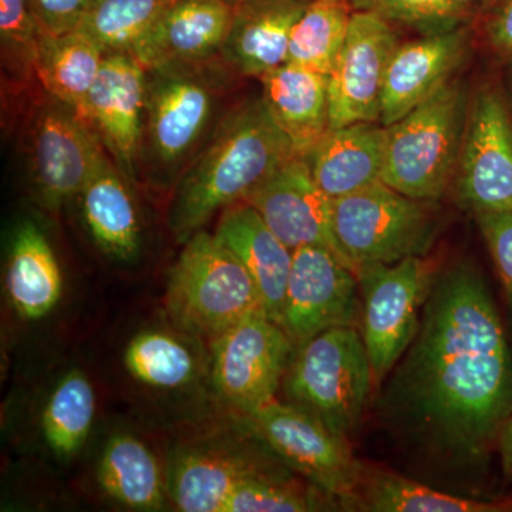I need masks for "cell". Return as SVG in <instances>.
Listing matches in <instances>:
<instances>
[{
    "instance_id": "6da1fadb",
    "label": "cell",
    "mask_w": 512,
    "mask_h": 512,
    "mask_svg": "<svg viewBox=\"0 0 512 512\" xmlns=\"http://www.w3.org/2000/svg\"><path fill=\"white\" fill-rule=\"evenodd\" d=\"M387 389V413L440 456L474 461L512 414V345L483 276L437 275L420 326Z\"/></svg>"
},
{
    "instance_id": "7a4b0ae2",
    "label": "cell",
    "mask_w": 512,
    "mask_h": 512,
    "mask_svg": "<svg viewBox=\"0 0 512 512\" xmlns=\"http://www.w3.org/2000/svg\"><path fill=\"white\" fill-rule=\"evenodd\" d=\"M262 100L232 114L175 195L171 228L185 242L221 211L247 200L262 183L298 156Z\"/></svg>"
},
{
    "instance_id": "3957f363",
    "label": "cell",
    "mask_w": 512,
    "mask_h": 512,
    "mask_svg": "<svg viewBox=\"0 0 512 512\" xmlns=\"http://www.w3.org/2000/svg\"><path fill=\"white\" fill-rule=\"evenodd\" d=\"M165 308L178 328L212 340L264 311L247 268L217 235L204 231L185 241L168 279Z\"/></svg>"
},
{
    "instance_id": "277c9868",
    "label": "cell",
    "mask_w": 512,
    "mask_h": 512,
    "mask_svg": "<svg viewBox=\"0 0 512 512\" xmlns=\"http://www.w3.org/2000/svg\"><path fill=\"white\" fill-rule=\"evenodd\" d=\"M467 116L466 92L448 82L387 127L383 183L413 200H439L456 174Z\"/></svg>"
},
{
    "instance_id": "5b68a950",
    "label": "cell",
    "mask_w": 512,
    "mask_h": 512,
    "mask_svg": "<svg viewBox=\"0 0 512 512\" xmlns=\"http://www.w3.org/2000/svg\"><path fill=\"white\" fill-rule=\"evenodd\" d=\"M372 382L362 333L340 326L298 346L286 373L285 393L291 404L346 440L362 417Z\"/></svg>"
},
{
    "instance_id": "8992f818",
    "label": "cell",
    "mask_w": 512,
    "mask_h": 512,
    "mask_svg": "<svg viewBox=\"0 0 512 512\" xmlns=\"http://www.w3.org/2000/svg\"><path fill=\"white\" fill-rule=\"evenodd\" d=\"M426 204L383 181L333 200V232L350 268L357 272L426 255L437 235V220Z\"/></svg>"
},
{
    "instance_id": "52a82bcc",
    "label": "cell",
    "mask_w": 512,
    "mask_h": 512,
    "mask_svg": "<svg viewBox=\"0 0 512 512\" xmlns=\"http://www.w3.org/2000/svg\"><path fill=\"white\" fill-rule=\"evenodd\" d=\"M356 275L363 295V342L373 382L379 384L416 338L420 313L437 275L424 256L365 266Z\"/></svg>"
},
{
    "instance_id": "ba28073f",
    "label": "cell",
    "mask_w": 512,
    "mask_h": 512,
    "mask_svg": "<svg viewBox=\"0 0 512 512\" xmlns=\"http://www.w3.org/2000/svg\"><path fill=\"white\" fill-rule=\"evenodd\" d=\"M245 416V427L293 470L343 504H355L363 466L348 441L295 404L271 402Z\"/></svg>"
},
{
    "instance_id": "9c48e42d",
    "label": "cell",
    "mask_w": 512,
    "mask_h": 512,
    "mask_svg": "<svg viewBox=\"0 0 512 512\" xmlns=\"http://www.w3.org/2000/svg\"><path fill=\"white\" fill-rule=\"evenodd\" d=\"M292 339L264 311L251 313L212 340V382L241 414L274 402L288 372Z\"/></svg>"
},
{
    "instance_id": "30bf717a",
    "label": "cell",
    "mask_w": 512,
    "mask_h": 512,
    "mask_svg": "<svg viewBox=\"0 0 512 512\" xmlns=\"http://www.w3.org/2000/svg\"><path fill=\"white\" fill-rule=\"evenodd\" d=\"M359 279L335 252L319 245L293 251L291 274L279 325L295 348L319 333L362 320Z\"/></svg>"
},
{
    "instance_id": "8fae6325",
    "label": "cell",
    "mask_w": 512,
    "mask_h": 512,
    "mask_svg": "<svg viewBox=\"0 0 512 512\" xmlns=\"http://www.w3.org/2000/svg\"><path fill=\"white\" fill-rule=\"evenodd\" d=\"M399 46L387 20L353 12L348 39L328 76L330 130L380 121L387 72Z\"/></svg>"
},
{
    "instance_id": "7c38bea8",
    "label": "cell",
    "mask_w": 512,
    "mask_h": 512,
    "mask_svg": "<svg viewBox=\"0 0 512 512\" xmlns=\"http://www.w3.org/2000/svg\"><path fill=\"white\" fill-rule=\"evenodd\" d=\"M106 158L103 141L55 99L40 107L32 127V168L40 201L50 211L82 194Z\"/></svg>"
},
{
    "instance_id": "4fadbf2b",
    "label": "cell",
    "mask_w": 512,
    "mask_h": 512,
    "mask_svg": "<svg viewBox=\"0 0 512 512\" xmlns=\"http://www.w3.org/2000/svg\"><path fill=\"white\" fill-rule=\"evenodd\" d=\"M456 174L458 197L474 214L512 211V123L493 90L471 106Z\"/></svg>"
},
{
    "instance_id": "5bb4252c",
    "label": "cell",
    "mask_w": 512,
    "mask_h": 512,
    "mask_svg": "<svg viewBox=\"0 0 512 512\" xmlns=\"http://www.w3.org/2000/svg\"><path fill=\"white\" fill-rule=\"evenodd\" d=\"M244 202L258 211L292 251L319 245L335 252L349 266L333 232V200L316 183L305 156L291 158Z\"/></svg>"
},
{
    "instance_id": "9a60e30c",
    "label": "cell",
    "mask_w": 512,
    "mask_h": 512,
    "mask_svg": "<svg viewBox=\"0 0 512 512\" xmlns=\"http://www.w3.org/2000/svg\"><path fill=\"white\" fill-rule=\"evenodd\" d=\"M147 70L128 53L104 57L87 97L84 123L99 134L111 156L133 175L147 103Z\"/></svg>"
},
{
    "instance_id": "2e32d148",
    "label": "cell",
    "mask_w": 512,
    "mask_h": 512,
    "mask_svg": "<svg viewBox=\"0 0 512 512\" xmlns=\"http://www.w3.org/2000/svg\"><path fill=\"white\" fill-rule=\"evenodd\" d=\"M265 473L271 471L247 447L229 440L202 441L175 453L168 493L180 511L222 512L239 485Z\"/></svg>"
},
{
    "instance_id": "e0dca14e",
    "label": "cell",
    "mask_w": 512,
    "mask_h": 512,
    "mask_svg": "<svg viewBox=\"0 0 512 512\" xmlns=\"http://www.w3.org/2000/svg\"><path fill=\"white\" fill-rule=\"evenodd\" d=\"M234 19V0H175L128 55L147 72L180 66L222 50Z\"/></svg>"
},
{
    "instance_id": "ac0fdd59",
    "label": "cell",
    "mask_w": 512,
    "mask_h": 512,
    "mask_svg": "<svg viewBox=\"0 0 512 512\" xmlns=\"http://www.w3.org/2000/svg\"><path fill=\"white\" fill-rule=\"evenodd\" d=\"M466 42V32L453 29L397 47L384 84L380 123L392 126L446 86L463 62Z\"/></svg>"
},
{
    "instance_id": "d6986e66",
    "label": "cell",
    "mask_w": 512,
    "mask_h": 512,
    "mask_svg": "<svg viewBox=\"0 0 512 512\" xmlns=\"http://www.w3.org/2000/svg\"><path fill=\"white\" fill-rule=\"evenodd\" d=\"M154 84L147 83V131L154 156L164 164L187 154L201 136L212 111L207 84L177 66L153 70Z\"/></svg>"
},
{
    "instance_id": "ffe728a7",
    "label": "cell",
    "mask_w": 512,
    "mask_h": 512,
    "mask_svg": "<svg viewBox=\"0 0 512 512\" xmlns=\"http://www.w3.org/2000/svg\"><path fill=\"white\" fill-rule=\"evenodd\" d=\"M309 0H234L225 59L244 76L258 77L288 62L289 39Z\"/></svg>"
},
{
    "instance_id": "44dd1931",
    "label": "cell",
    "mask_w": 512,
    "mask_h": 512,
    "mask_svg": "<svg viewBox=\"0 0 512 512\" xmlns=\"http://www.w3.org/2000/svg\"><path fill=\"white\" fill-rule=\"evenodd\" d=\"M215 235L247 268L266 315L281 323L292 268V249L276 237L247 202H239L224 212Z\"/></svg>"
},
{
    "instance_id": "7402d4cb",
    "label": "cell",
    "mask_w": 512,
    "mask_h": 512,
    "mask_svg": "<svg viewBox=\"0 0 512 512\" xmlns=\"http://www.w3.org/2000/svg\"><path fill=\"white\" fill-rule=\"evenodd\" d=\"M386 150L387 127L355 123L329 130L306 158L319 187L338 200L382 181Z\"/></svg>"
},
{
    "instance_id": "603a6c76",
    "label": "cell",
    "mask_w": 512,
    "mask_h": 512,
    "mask_svg": "<svg viewBox=\"0 0 512 512\" xmlns=\"http://www.w3.org/2000/svg\"><path fill=\"white\" fill-rule=\"evenodd\" d=\"M262 103L301 156L330 130L328 77L285 63L261 77Z\"/></svg>"
},
{
    "instance_id": "cb8c5ba5",
    "label": "cell",
    "mask_w": 512,
    "mask_h": 512,
    "mask_svg": "<svg viewBox=\"0 0 512 512\" xmlns=\"http://www.w3.org/2000/svg\"><path fill=\"white\" fill-rule=\"evenodd\" d=\"M6 288L13 308L26 320L45 318L62 298L63 276L55 251L33 221H23L13 232Z\"/></svg>"
},
{
    "instance_id": "d4e9b609",
    "label": "cell",
    "mask_w": 512,
    "mask_h": 512,
    "mask_svg": "<svg viewBox=\"0 0 512 512\" xmlns=\"http://www.w3.org/2000/svg\"><path fill=\"white\" fill-rule=\"evenodd\" d=\"M80 197L84 221L100 251L120 262L136 258L141 242L136 204L107 157L94 171Z\"/></svg>"
},
{
    "instance_id": "484cf974",
    "label": "cell",
    "mask_w": 512,
    "mask_h": 512,
    "mask_svg": "<svg viewBox=\"0 0 512 512\" xmlns=\"http://www.w3.org/2000/svg\"><path fill=\"white\" fill-rule=\"evenodd\" d=\"M106 53L77 29L55 39H40L36 76L52 99L60 101L84 121L87 97Z\"/></svg>"
},
{
    "instance_id": "4316f807",
    "label": "cell",
    "mask_w": 512,
    "mask_h": 512,
    "mask_svg": "<svg viewBox=\"0 0 512 512\" xmlns=\"http://www.w3.org/2000/svg\"><path fill=\"white\" fill-rule=\"evenodd\" d=\"M97 481L106 495L131 510L164 508V481L157 458L136 437H111L100 456Z\"/></svg>"
},
{
    "instance_id": "83f0119b",
    "label": "cell",
    "mask_w": 512,
    "mask_h": 512,
    "mask_svg": "<svg viewBox=\"0 0 512 512\" xmlns=\"http://www.w3.org/2000/svg\"><path fill=\"white\" fill-rule=\"evenodd\" d=\"M355 505L372 512H512V500L458 497L389 471L366 467Z\"/></svg>"
},
{
    "instance_id": "f1b7e54d",
    "label": "cell",
    "mask_w": 512,
    "mask_h": 512,
    "mask_svg": "<svg viewBox=\"0 0 512 512\" xmlns=\"http://www.w3.org/2000/svg\"><path fill=\"white\" fill-rule=\"evenodd\" d=\"M352 16L348 0H309L293 26L286 63L328 77L348 39Z\"/></svg>"
},
{
    "instance_id": "f546056e",
    "label": "cell",
    "mask_w": 512,
    "mask_h": 512,
    "mask_svg": "<svg viewBox=\"0 0 512 512\" xmlns=\"http://www.w3.org/2000/svg\"><path fill=\"white\" fill-rule=\"evenodd\" d=\"M96 416V393L89 377L70 370L57 383L42 414V433L56 456L72 457L82 448Z\"/></svg>"
},
{
    "instance_id": "4dcf8cb0",
    "label": "cell",
    "mask_w": 512,
    "mask_h": 512,
    "mask_svg": "<svg viewBox=\"0 0 512 512\" xmlns=\"http://www.w3.org/2000/svg\"><path fill=\"white\" fill-rule=\"evenodd\" d=\"M175 0H97L80 30L111 53H131Z\"/></svg>"
},
{
    "instance_id": "1f68e13d",
    "label": "cell",
    "mask_w": 512,
    "mask_h": 512,
    "mask_svg": "<svg viewBox=\"0 0 512 512\" xmlns=\"http://www.w3.org/2000/svg\"><path fill=\"white\" fill-rule=\"evenodd\" d=\"M124 366L138 382L157 389H178L195 375L191 350L160 330L138 333L131 339L124 352Z\"/></svg>"
},
{
    "instance_id": "d6a6232c",
    "label": "cell",
    "mask_w": 512,
    "mask_h": 512,
    "mask_svg": "<svg viewBox=\"0 0 512 512\" xmlns=\"http://www.w3.org/2000/svg\"><path fill=\"white\" fill-rule=\"evenodd\" d=\"M318 495L274 473L239 485L222 512H305L319 510Z\"/></svg>"
},
{
    "instance_id": "836d02e7",
    "label": "cell",
    "mask_w": 512,
    "mask_h": 512,
    "mask_svg": "<svg viewBox=\"0 0 512 512\" xmlns=\"http://www.w3.org/2000/svg\"><path fill=\"white\" fill-rule=\"evenodd\" d=\"M2 59L16 80L36 76L40 33L28 0H0Z\"/></svg>"
},
{
    "instance_id": "e575fe53",
    "label": "cell",
    "mask_w": 512,
    "mask_h": 512,
    "mask_svg": "<svg viewBox=\"0 0 512 512\" xmlns=\"http://www.w3.org/2000/svg\"><path fill=\"white\" fill-rule=\"evenodd\" d=\"M353 10L373 13L387 22L403 23L426 33L456 29L463 9L458 0H348Z\"/></svg>"
},
{
    "instance_id": "d590c367",
    "label": "cell",
    "mask_w": 512,
    "mask_h": 512,
    "mask_svg": "<svg viewBox=\"0 0 512 512\" xmlns=\"http://www.w3.org/2000/svg\"><path fill=\"white\" fill-rule=\"evenodd\" d=\"M512 312V211L474 214Z\"/></svg>"
},
{
    "instance_id": "8d00e7d4",
    "label": "cell",
    "mask_w": 512,
    "mask_h": 512,
    "mask_svg": "<svg viewBox=\"0 0 512 512\" xmlns=\"http://www.w3.org/2000/svg\"><path fill=\"white\" fill-rule=\"evenodd\" d=\"M97 0H28L40 39H55L82 26Z\"/></svg>"
},
{
    "instance_id": "74e56055",
    "label": "cell",
    "mask_w": 512,
    "mask_h": 512,
    "mask_svg": "<svg viewBox=\"0 0 512 512\" xmlns=\"http://www.w3.org/2000/svg\"><path fill=\"white\" fill-rule=\"evenodd\" d=\"M488 37L495 49L512 53V0L491 20L488 25Z\"/></svg>"
},
{
    "instance_id": "f35d334b",
    "label": "cell",
    "mask_w": 512,
    "mask_h": 512,
    "mask_svg": "<svg viewBox=\"0 0 512 512\" xmlns=\"http://www.w3.org/2000/svg\"><path fill=\"white\" fill-rule=\"evenodd\" d=\"M498 448H500L504 473L512 480V414L507 424H505L503 433H501Z\"/></svg>"
}]
</instances>
